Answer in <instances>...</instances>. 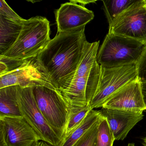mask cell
I'll use <instances>...</instances> for the list:
<instances>
[{
	"label": "cell",
	"instance_id": "83f0119b",
	"mask_svg": "<svg viewBox=\"0 0 146 146\" xmlns=\"http://www.w3.org/2000/svg\"><path fill=\"white\" fill-rule=\"evenodd\" d=\"M127 146H135V143H129L128 144Z\"/></svg>",
	"mask_w": 146,
	"mask_h": 146
},
{
	"label": "cell",
	"instance_id": "7a4b0ae2",
	"mask_svg": "<svg viewBox=\"0 0 146 146\" xmlns=\"http://www.w3.org/2000/svg\"><path fill=\"white\" fill-rule=\"evenodd\" d=\"M50 24L46 18L37 16L23 22L15 44L2 56L18 60L36 58L51 40Z\"/></svg>",
	"mask_w": 146,
	"mask_h": 146
},
{
	"label": "cell",
	"instance_id": "5b68a950",
	"mask_svg": "<svg viewBox=\"0 0 146 146\" xmlns=\"http://www.w3.org/2000/svg\"><path fill=\"white\" fill-rule=\"evenodd\" d=\"M100 66L99 84L89 103L92 109L102 107L113 94L137 78L136 64L111 68Z\"/></svg>",
	"mask_w": 146,
	"mask_h": 146
},
{
	"label": "cell",
	"instance_id": "603a6c76",
	"mask_svg": "<svg viewBox=\"0 0 146 146\" xmlns=\"http://www.w3.org/2000/svg\"><path fill=\"white\" fill-rule=\"evenodd\" d=\"M137 73L141 82H146V45L136 63Z\"/></svg>",
	"mask_w": 146,
	"mask_h": 146
},
{
	"label": "cell",
	"instance_id": "484cf974",
	"mask_svg": "<svg viewBox=\"0 0 146 146\" xmlns=\"http://www.w3.org/2000/svg\"><path fill=\"white\" fill-rule=\"evenodd\" d=\"M74 3H77L79 5L85 6V5H88L90 3H95L96 1H72Z\"/></svg>",
	"mask_w": 146,
	"mask_h": 146
},
{
	"label": "cell",
	"instance_id": "5bb4252c",
	"mask_svg": "<svg viewBox=\"0 0 146 146\" xmlns=\"http://www.w3.org/2000/svg\"><path fill=\"white\" fill-rule=\"evenodd\" d=\"M21 89L17 85L0 89V117H23L20 106Z\"/></svg>",
	"mask_w": 146,
	"mask_h": 146
},
{
	"label": "cell",
	"instance_id": "7402d4cb",
	"mask_svg": "<svg viewBox=\"0 0 146 146\" xmlns=\"http://www.w3.org/2000/svg\"><path fill=\"white\" fill-rule=\"evenodd\" d=\"M0 3V15L13 22L18 23H23L24 19L16 13L4 0H1Z\"/></svg>",
	"mask_w": 146,
	"mask_h": 146
},
{
	"label": "cell",
	"instance_id": "7c38bea8",
	"mask_svg": "<svg viewBox=\"0 0 146 146\" xmlns=\"http://www.w3.org/2000/svg\"><path fill=\"white\" fill-rule=\"evenodd\" d=\"M57 33L68 32L85 27L93 20L94 14L84 6L70 1L62 4L55 13Z\"/></svg>",
	"mask_w": 146,
	"mask_h": 146
},
{
	"label": "cell",
	"instance_id": "8992f818",
	"mask_svg": "<svg viewBox=\"0 0 146 146\" xmlns=\"http://www.w3.org/2000/svg\"><path fill=\"white\" fill-rule=\"evenodd\" d=\"M108 33L146 44V5L144 0H137L118 16L109 25Z\"/></svg>",
	"mask_w": 146,
	"mask_h": 146
},
{
	"label": "cell",
	"instance_id": "3957f363",
	"mask_svg": "<svg viewBox=\"0 0 146 146\" xmlns=\"http://www.w3.org/2000/svg\"><path fill=\"white\" fill-rule=\"evenodd\" d=\"M146 44L108 33L97 54L100 66L114 68L136 64Z\"/></svg>",
	"mask_w": 146,
	"mask_h": 146
},
{
	"label": "cell",
	"instance_id": "f1b7e54d",
	"mask_svg": "<svg viewBox=\"0 0 146 146\" xmlns=\"http://www.w3.org/2000/svg\"><path fill=\"white\" fill-rule=\"evenodd\" d=\"M143 143H144L145 146H146V136L145 137V138L143 139Z\"/></svg>",
	"mask_w": 146,
	"mask_h": 146
},
{
	"label": "cell",
	"instance_id": "8fae6325",
	"mask_svg": "<svg viewBox=\"0 0 146 146\" xmlns=\"http://www.w3.org/2000/svg\"><path fill=\"white\" fill-rule=\"evenodd\" d=\"M0 128L8 146H34L40 140L23 117H0Z\"/></svg>",
	"mask_w": 146,
	"mask_h": 146
},
{
	"label": "cell",
	"instance_id": "ffe728a7",
	"mask_svg": "<svg viewBox=\"0 0 146 146\" xmlns=\"http://www.w3.org/2000/svg\"><path fill=\"white\" fill-rule=\"evenodd\" d=\"M27 60H18L0 56V76L17 70L23 65Z\"/></svg>",
	"mask_w": 146,
	"mask_h": 146
},
{
	"label": "cell",
	"instance_id": "9a60e30c",
	"mask_svg": "<svg viewBox=\"0 0 146 146\" xmlns=\"http://www.w3.org/2000/svg\"><path fill=\"white\" fill-rule=\"evenodd\" d=\"M22 25L23 23L13 22L0 15V56L6 53L15 44Z\"/></svg>",
	"mask_w": 146,
	"mask_h": 146
},
{
	"label": "cell",
	"instance_id": "2e32d148",
	"mask_svg": "<svg viewBox=\"0 0 146 146\" xmlns=\"http://www.w3.org/2000/svg\"><path fill=\"white\" fill-rule=\"evenodd\" d=\"M100 116V111L91 110L80 124L58 146H73L99 120Z\"/></svg>",
	"mask_w": 146,
	"mask_h": 146
},
{
	"label": "cell",
	"instance_id": "277c9868",
	"mask_svg": "<svg viewBox=\"0 0 146 146\" xmlns=\"http://www.w3.org/2000/svg\"><path fill=\"white\" fill-rule=\"evenodd\" d=\"M33 89L39 110L62 142L69 117L68 103L57 90L45 86H36Z\"/></svg>",
	"mask_w": 146,
	"mask_h": 146
},
{
	"label": "cell",
	"instance_id": "d6986e66",
	"mask_svg": "<svg viewBox=\"0 0 146 146\" xmlns=\"http://www.w3.org/2000/svg\"><path fill=\"white\" fill-rule=\"evenodd\" d=\"M115 140L106 119L101 115L98 121L96 146H113Z\"/></svg>",
	"mask_w": 146,
	"mask_h": 146
},
{
	"label": "cell",
	"instance_id": "4fadbf2b",
	"mask_svg": "<svg viewBox=\"0 0 146 146\" xmlns=\"http://www.w3.org/2000/svg\"><path fill=\"white\" fill-rule=\"evenodd\" d=\"M101 115L106 119L115 140H123L130 131L143 118L142 112L102 108Z\"/></svg>",
	"mask_w": 146,
	"mask_h": 146
},
{
	"label": "cell",
	"instance_id": "52a82bcc",
	"mask_svg": "<svg viewBox=\"0 0 146 146\" xmlns=\"http://www.w3.org/2000/svg\"><path fill=\"white\" fill-rule=\"evenodd\" d=\"M20 106L23 117L40 140L54 146H58L61 143V140L39 110L34 97L33 88H21Z\"/></svg>",
	"mask_w": 146,
	"mask_h": 146
},
{
	"label": "cell",
	"instance_id": "d4e9b609",
	"mask_svg": "<svg viewBox=\"0 0 146 146\" xmlns=\"http://www.w3.org/2000/svg\"><path fill=\"white\" fill-rule=\"evenodd\" d=\"M142 93L143 96L144 103L146 106V82H141Z\"/></svg>",
	"mask_w": 146,
	"mask_h": 146
},
{
	"label": "cell",
	"instance_id": "9c48e42d",
	"mask_svg": "<svg viewBox=\"0 0 146 146\" xmlns=\"http://www.w3.org/2000/svg\"><path fill=\"white\" fill-rule=\"evenodd\" d=\"M33 61L27 60L23 65L17 70L0 76V89L17 85L22 88L45 86L56 90L36 61Z\"/></svg>",
	"mask_w": 146,
	"mask_h": 146
},
{
	"label": "cell",
	"instance_id": "ba28073f",
	"mask_svg": "<svg viewBox=\"0 0 146 146\" xmlns=\"http://www.w3.org/2000/svg\"><path fill=\"white\" fill-rule=\"evenodd\" d=\"M100 66H97L88 76L74 78L69 86L59 91L69 106L84 107L94 97L100 80Z\"/></svg>",
	"mask_w": 146,
	"mask_h": 146
},
{
	"label": "cell",
	"instance_id": "f546056e",
	"mask_svg": "<svg viewBox=\"0 0 146 146\" xmlns=\"http://www.w3.org/2000/svg\"><path fill=\"white\" fill-rule=\"evenodd\" d=\"M144 1H145V4H146V0H144Z\"/></svg>",
	"mask_w": 146,
	"mask_h": 146
},
{
	"label": "cell",
	"instance_id": "6da1fadb",
	"mask_svg": "<svg viewBox=\"0 0 146 146\" xmlns=\"http://www.w3.org/2000/svg\"><path fill=\"white\" fill-rule=\"evenodd\" d=\"M85 27L57 33L36 57V62L57 90L72 82L83 54Z\"/></svg>",
	"mask_w": 146,
	"mask_h": 146
},
{
	"label": "cell",
	"instance_id": "30bf717a",
	"mask_svg": "<svg viewBox=\"0 0 146 146\" xmlns=\"http://www.w3.org/2000/svg\"><path fill=\"white\" fill-rule=\"evenodd\" d=\"M102 107L133 112H142L146 110L138 78L113 94Z\"/></svg>",
	"mask_w": 146,
	"mask_h": 146
},
{
	"label": "cell",
	"instance_id": "4316f807",
	"mask_svg": "<svg viewBox=\"0 0 146 146\" xmlns=\"http://www.w3.org/2000/svg\"><path fill=\"white\" fill-rule=\"evenodd\" d=\"M34 146H54L50 145L49 143L46 142L41 141L38 142L37 143H36Z\"/></svg>",
	"mask_w": 146,
	"mask_h": 146
},
{
	"label": "cell",
	"instance_id": "e0dca14e",
	"mask_svg": "<svg viewBox=\"0 0 146 146\" xmlns=\"http://www.w3.org/2000/svg\"><path fill=\"white\" fill-rule=\"evenodd\" d=\"M137 0H106L102 1L104 11L109 25L125 10L129 8Z\"/></svg>",
	"mask_w": 146,
	"mask_h": 146
},
{
	"label": "cell",
	"instance_id": "cb8c5ba5",
	"mask_svg": "<svg viewBox=\"0 0 146 146\" xmlns=\"http://www.w3.org/2000/svg\"><path fill=\"white\" fill-rule=\"evenodd\" d=\"M0 146H8L7 143L4 131L1 128H0Z\"/></svg>",
	"mask_w": 146,
	"mask_h": 146
},
{
	"label": "cell",
	"instance_id": "44dd1931",
	"mask_svg": "<svg viewBox=\"0 0 146 146\" xmlns=\"http://www.w3.org/2000/svg\"><path fill=\"white\" fill-rule=\"evenodd\" d=\"M98 121L72 146H96Z\"/></svg>",
	"mask_w": 146,
	"mask_h": 146
},
{
	"label": "cell",
	"instance_id": "ac0fdd59",
	"mask_svg": "<svg viewBox=\"0 0 146 146\" xmlns=\"http://www.w3.org/2000/svg\"><path fill=\"white\" fill-rule=\"evenodd\" d=\"M92 110L93 109L89 104L84 107L69 106V117L66 128L64 139L80 124L87 114Z\"/></svg>",
	"mask_w": 146,
	"mask_h": 146
}]
</instances>
